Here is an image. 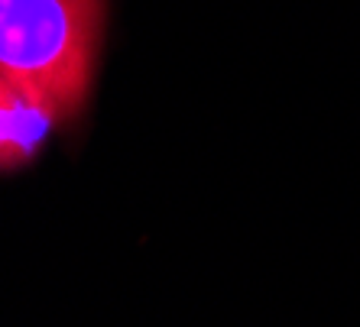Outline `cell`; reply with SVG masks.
<instances>
[{
  "label": "cell",
  "instance_id": "cell-1",
  "mask_svg": "<svg viewBox=\"0 0 360 327\" xmlns=\"http://www.w3.org/2000/svg\"><path fill=\"white\" fill-rule=\"evenodd\" d=\"M104 0H0V78L56 124L91 91Z\"/></svg>",
  "mask_w": 360,
  "mask_h": 327
},
{
  "label": "cell",
  "instance_id": "cell-2",
  "mask_svg": "<svg viewBox=\"0 0 360 327\" xmlns=\"http://www.w3.org/2000/svg\"><path fill=\"white\" fill-rule=\"evenodd\" d=\"M56 120L0 78V168L26 162Z\"/></svg>",
  "mask_w": 360,
  "mask_h": 327
}]
</instances>
